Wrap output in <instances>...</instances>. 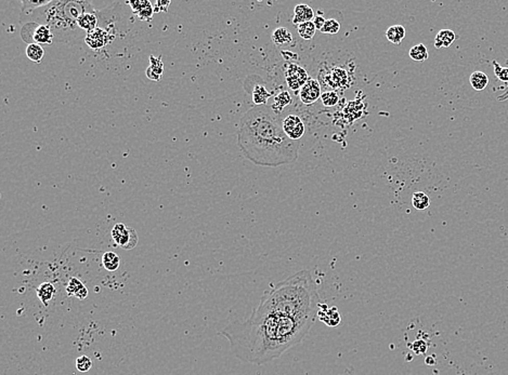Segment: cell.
<instances>
[{"instance_id": "cell-18", "label": "cell", "mask_w": 508, "mask_h": 375, "mask_svg": "<svg viewBox=\"0 0 508 375\" xmlns=\"http://www.w3.org/2000/svg\"><path fill=\"white\" fill-rule=\"evenodd\" d=\"M77 24L80 30L90 33L98 29V17L95 12H87L79 16Z\"/></svg>"}, {"instance_id": "cell-7", "label": "cell", "mask_w": 508, "mask_h": 375, "mask_svg": "<svg viewBox=\"0 0 508 375\" xmlns=\"http://www.w3.org/2000/svg\"><path fill=\"white\" fill-rule=\"evenodd\" d=\"M283 130L292 141H296L305 135V124L296 115H288L282 121Z\"/></svg>"}, {"instance_id": "cell-28", "label": "cell", "mask_w": 508, "mask_h": 375, "mask_svg": "<svg viewBox=\"0 0 508 375\" xmlns=\"http://www.w3.org/2000/svg\"><path fill=\"white\" fill-rule=\"evenodd\" d=\"M412 204L416 210H426L430 205V198L423 192H415L412 196Z\"/></svg>"}, {"instance_id": "cell-12", "label": "cell", "mask_w": 508, "mask_h": 375, "mask_svg": "<svg viewBox=\"0 0 508 375\" xmlns=\"http://www.w3.org/2000/svg\"><path fill=\"white\" fill-rule=\"evenodd\" d=\"M135 14L138 15V17L142 21H148L152 19L154 12V7L152 6L150 2H143V0H139V2H128L127 3Z\"/></svg>"}, {"instance_id": "cell-30", "label": "cell", "mask_w": 508, "mask_h": 375, "mask_svg": "<svg viewBox=\"0 0 508 375\" xmlns=\"http://www.w3.org/2000/svg\"><path fill=\"white\" fill-rule=\"evenodd\" d=\"M409 58L416 62H424L428 59V50L423 43H418L408 52Z\"/></svg>"}, {"instance_id": "cell-5", "label": "cell", "mask_w": 508, "mask_h": 375, "mask_svg": "<svg viewBox=\"0 0 508 375\" xmlns=\"http://www.w3.org/2000/svg\"><path fill=\"white\" fill-rule=\"evenodd\" d=\"M22 38L24 41L30 43H38V44H51L53 41L52 31L48 25L38 24L35 22L26 23L21 32Z\"/></svg>"}, {"instance_id": "cell-1", "label": "cell", "mask_w": 508, "mask_h": 375, "mask_svg": "<svg viewBox=\"0 0 508 375\" xmlns=\"http://www.w3.org/2000/svg\"><path fill=\"white\" fill-rule=\"evenodd\" d=\"M317 319L293 318L253 311L244 323L227 326L220 334L230 343L238 360L262 365L299 344L308 335Z\"/></svg>"}, {"instance_id": "cell-19", "label": "cell", "mask_w": 508, "mask_h": 375, "mask_svg": "<svg viewBox=\"0 0 508 375\" xmlns=\"http://www.w3.org/2000/svg\"><path fill=\"white\" fill-rule=\"evenodd\" d=\"M456 39V35L451 30H442L436 36L434 47L437 49L448 48Z\"/></svg>"}, {"instance_id": "cell-3", "label": "cell", "mask_w": 508, "mask_h": 375, "mask_svg": "<svg viewBox=\"0 0 508 375\" xmlns=\"http://www.w3.org/2000/svg\"><path fill=\"white\" fill-rule=\"evenodd\" d=\"M321 303L312 275L302 270L265 292L254 310L259 314L317 319Z\"/></svg>"}, {"instance_id": "cell-13", "label": "cell", "mask_w": 508, "mask_h": 375, "mask_svg": "<svg viewBox=\"0 0 508 375\" xmlns=\"http://www.w3.org/2000/svg\"><path fill=\"white\" fill-rule=\"evenodd\" d=\"M315 12L311 7H309L306 4H300L297 5L294 9V17H293V23L295 25H300L307 22H311V20L315 19Z\"/></svg>"}, {"instance_id": "cell-38", "label": "cell", "mask_w": 508, "mask_h": 375, "mask_svg": "<svg viewBox=\"0 0 508 375\" xmlns=\"http://www.w3.org/2000/svg\"><path fill=\"white\" fill-rule=\"evenodd\" d=\"M426 363L427 364H429V365H433L436 363V360H434V357L430 356V357H427L426 358Z\"/></svg>"}, {"instance_id": "cell-35", "label": "cell", "mask_w": 508, "mask_h": 375, "mask_svg": "<svg viewBox=\"0 0 508 375\" xmlns=\"http://www.w3.org/2000/svg\"><path fill=\"white\" fill-rule=\"evenodd\" d=\"M411 348L415 354L423 355L427 352V350H428V345H427V343L423 340H417L411 345Z\"/></svg>"}, {"instance_id": "cell-33", "label": "cell", "mask_w": 508, "mask_h": 375, "mask_svg": "<svg viewBox=\"0 0 508 375\" xmlns=\"http://www.w3.org/2000/svg\"><path fill=\"white\" fill-rule=\"evenodd\" d=\"M91 367H92V361L88 356L83 355V356L78 357V358L76 359V369L79 372H82V373L88 372L89 370L91 369Z\"/></svg>"}, {"instance_id": "cell-11", "label": "cell", "mask_w": 508, "mask_h": 375, "mask_svg": "<svg viewBox=\"0 0 508 375\" xmlns=\"http://www.w3.org/2000/svg\"><path fill=\"white\" fill-rule=\"evenodd\" d=\"M112 39L113 38H112V36L110 33L104 31L103 29L98 28L90 33H87L85 40H86V43L91 49L99 50V49L105 47L106 44H108Z\"/></svg>"}, {"instance_id": "cell-9", "label": "cell", "mask_w": 508, "mask_h": 375, "mask_svg": "<svg viewBox=\"0 0 508 375\" xmlns=\"http://www.w3.org/2000/svg\"><path fill=\"white\" fill-rule=\"evenodd\" d=\"M321 95H322V93H321V86L318 80L315 78H309L308 82L302 86L299 91L300 101L306 105L313 104L319 100Z\"/></svg>"}, {"instance_id": "cell-4", "label": "cell", "mask_w": 508, "mask_h": 375, "mask_svg": "<svg viewBox=\"0 0 508 375\" xmlns=\"http://www.w3.org/2000/svg\"><path fill=\"white\" fill-rule=\"evenodd\" d=\"M39 13L40 19L35 21L48 25L53 36L60 41H70L80 35L77 21L80 15L87 12H95L90 2H53Z\"/></svg>"}, {"instance_id": "cell-17", "label": "cell", "mask_w": 508, "mask_h": 375, "mask_svg": "<svg viewBox=\"0 0 508 375\" xmlns=\"http://www.w3.org/2000/svg\"><path fill=\"white\" fill-rule=\"evenodd\" d=\"M328 85L334 88H341L348 86V76L343 68L333 69L328 76H326Z\"/></svg>"}, {"instance_id": "cell-22", "label": "cell", "mask_w": 508, "mask_h": 375, "mask_svg": "<svg viewBox=\"0 0 508 375\" xmlns=\"http://www.w3.org/2000/svg\"><path fill=\"white\" fill-rule=\"evenodd\" d=\"M292 103V96L287 91H283L274 97V102L271 106V110L275 114H281L285 107Z\"/></svg>"}, {"instance_id": "cell-29", "label": "cell", "mask_w": 508, "mask_h": 375, "mask_svg": "<svg viewBox=\"0 0 508 375\" xmlns=\"http://www.w3.org/2000/svg\"><path fill=\"white\" fill-rule=\"evenodd\" d=\"M297 31H298V34H299V36H300V37L302 39L310 40V39H312L315 37L316 32H317V28H316L315 23L312 21H311V22H307V23L298 25L297 26Z\"/></svg>"}, {"instance_id": "cell-31", "label": "cell", "mask_w": 508, "mask_h": 375, "mask_svg": "<svg viewBox=\"0 0 508 375\" xmlns=\"http://www.w3.org/2000/svg\"><path fill=\"white\" fill-rule=\"evenodd\" d=\"M340 31H341V24H340V22H337L335 19L326 20L325 24L323 25V28L321 29V33L328 34V35H335Z\"/></svg>"}, {"instance_id": "cell-36", "label": "cell", "mask_w": 508, "mask_h": 375, "mask_svg": "<svg viewBox=\"0 0 508 375\" xmlns=\"http://www.w3.org/2000/svg\"><path fill=\"white\" fill-rule=\"evenodd\" d=\"M169 5H171V2H156L154 6V12L167 11Z\"/></svg>"}, {"instance_id": "cell-21", "label": "cell", "mask_w": 508, "mask_h": 375, "mask_svg": "<svg viewBox=\"0 0 508 375\" xmlns=\"http://www.w3.org/2000/svg\"><path fill=\"white\" fill-rule=\"evenodd\" d=\"M272 40L276 46H286L293 41V35L286 28H279L273 32Z\"/></svg>"}, {"instance_id": "cell-2", "label": "cell", "mask_w": 508, "mask_h": 375, "mask_svg": "<svg viewBox=\"0 0 508 375\" xmlns=\"http://www.w3.org/2000/svg\"><path fill=\"white\" fill-rule=\"evenodd\" d=\"M272 110L257 107L242 118L238 143L251 162L263 166H278L297 156L292 140L285 135Z\"/></svg>"}, {"instance_id": "cell-6", "label": "cell", "mask_w": 508, "mask_h": 375, "mask_svg": "<svg viewBox=\"0 0 508 375\" xmlns=\"http://www.w3.org/2000/svg\"><path fill=\"white\" fill-rule=\"evenodd\" d=\"M112 238L115 244L124 250H132L139 241L137 231L131 227H127L123 223H118L113 227Z\"/></svg>"}, {"instance_id": "cell-23", "label": "cell", "mask_w": 508, "mask_h": 375, "mask_svg": "<svg viewBox=\"0 0 508 375\" xmlns=\"http://www.w3.org/2000/svg\"><path fill=\"white\" fill-rule=\"evenodd\" d=\"M469 82H470L471 87L474 88L475 90L482 91V90H485L488 84H489V77L483 73V71L477 70V71H474V73L470 75Z\"/></svg>"}, {"instance_id": "cell-15", "label": "cell", "mask_w": 508, "mask_h": 375, "mask_svg": "<svg viewBox=\"0 0 508 375\" xmlns=\"http://www.w3.org/2000/svg\"><path fill=\"white\" fill-rule=\"evenodd\" d=\"M164 70V64L162 62V57L155 58L153 56L150 57V66L147 68L146 74L149 79L154 80V82H159Z\"/></svg>"}, {"instance_id": "cell-26", "label": "cell", "mask_w": 508, "mask_h": 375, "mask_svg": "<svg viewBox=\"0 0 508 375\" xmlns=\"http://www.w3.org/2000/svg\"><path fill=\"white\" fill-rule=\"evenodd\" d=\"M270 97H271V93L268 92V90H267L264 86L259 85V86H256L254 88L253 101L256 105H258V106L265 105Z\"/></svg>"}, {"instance_id": "cell-25", "label": "cell", "mask_w": 508, "mask_h": 375, "mask_svg": "<svg viewBox=\"0 0 508 375\" xmlns=\"http://www.w3.org/2000/svg\"><path fill=\"white\" fill-rule=\"evenodd\" d=\"M386 37L391 43L400 44L405 37V29L402 25L390 26L386 32Z\"/></svg>"}, {"instance_id": "cell-16", "label": "cell", "mask_w": 508, "mask_h": 375, "mask_svg": "<svg viewBox=\"0 0 508 375\" xmlns=\"http://www.w3.org/2000/svg\"><path fill=\"white\" fill-rule=\"evenodd\" d=\"M66 292L68 296L75 297L79 300H85L88 297V289L85 284L77 278H70L66 285Z\"/></svg>"}, {"instance_id": "cell-20", "label": "cell", "mask_w": 508, "mask_h": 375, "mask_svg": "<svg viewBox=\"0 0 508 375\" xmlns=\"http://www.w3.org/2000/svg\"><path fill=\"white\" fill-rule=\"evenodd\" d=\"M55 296L56 288L51 282H43L37 289V297L44 305H48V302L55 298Z\"/></svg>"}, {"instance_id": "cell-34", "label": "cell", "mask_w": 508, "mask_h": 375, "mask_svg": "<svg viewBox=\"0 0 508 375\" xmlns=\"http://www.w3.org/2000/svg\"><path fill=\"white\" fill-rule=\"evenodd\" d=\"M494 74L495 76L504 83H508V67H502L496 61H493Z\"/></svg>"}, {"instance_id": "cell-10", "label": "cell", "mask_w": 508, "mask_h": 375, "mask_svg": "<svg viewBox=\"0 0 508 375\" xmlns=\"http://www.w3.org/2000/svg\"><path fill=\"white\" fill-rule=\"evenodd\" d=\"M318 318L327 327L335 328L342 323L341 312L337 307H329L325 303H321L318 309Z\"/></svg>"}, {"instance_id": "cell-8", "label": "cell", "mask_w": 508, "mask_h": 375, "mask_svg": "<svg viewBox=\"0 0 508 375\" xmlns=\"http://www.w3.org/2000/svg\"><path fill=\"white\" fill-rule=\"evenodd\" d=\"M306 69L297 64H289L286 69V83L293 91H297L308 82Z\"/></svg>"}, {"instance_id": "cell-24", "label": "cell", "mask_w": 508, "mask_h": 375, "mask_svg": "<svg viewBox=\"0 0 508 375\" xmlns=\"http://www.w3.org/2000/svg\"><path fill=\"white\" fill-rule=\"evenodd\" d=\"M102 265L109 272L117 271L120 266V257L114 252H105L102 256Z\"/></svg>"}, {"instance_id": "cell-27", "label": "cell", "mask_w": 508, "mask_h": 375, "mask_svg": "<svg viewBox=\"0 0 508 375\" xmlns=\"http://www.w3.org/2000/svg\"><path fill=\"white\" fill-rule=\"evenodd\" d=\"M25 52L28 58L34 63H40L44 57V50L38 43H30Z\"/></svg>"}, {"instance_id": "cell-32", "label": "cell", "mask_w": 508, "mask_h": 375, "mask_svg": "<svg viewBox=\"0 0 508 375\" xmlns=\"http://www.w3.org/2000/svg\"><path fill=\"white\" fill-rule=\"evenodd\" d=\"M321 100H322L324 106L332 107L335 106L338 103V101H340V96H338V94L334 91H325L322 93V95H321Z\"/></svg>"}, {"instance_id": "cell-14", "label": "cell", "mask_w": 508, "mask_h": 375, "mask_svg": "<svg viewBox=\"0 0 508 375\" xmlns=\"http://www.w3.org/2000/svg\"><path fill=\"white\" fill-rule=\"evenodd\" d=\"M52 2L51 0H46V2H32V0H22V11H21V22H24L25 19L28 21L30 16L34 14V12L37 10V9L47 7L50 5Z\"/></svg>"}, {"instance_id": "cell-37", "label": "cell", "mask_w": 508, "mask_h": 375, "mask_svg": "<svg viewBox=\"0 0 508 375\" xmlns=\"http://www.w3.org/2000/svg\"><path fill=\"white\" fill-rule=\"evenodd\" d=\"M315 25H316V28L317 30H320L323 28V25L325 24V20H324V17L323 16H321V15H318L315 17V21H313Z\"/></svg>"}]
</instances>
